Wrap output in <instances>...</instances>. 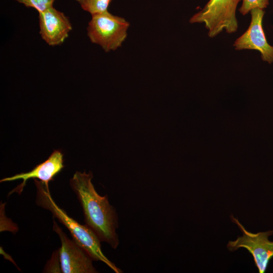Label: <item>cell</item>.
<instances>
[{
    "mask_svg": "<svg viewBox=\"0 0 273 273\" xmlns=\"http://www.w3.org/2000/svg\"><path fill=\"white\" fill-rule=\"evenodd\" d=\"M264 9L255 8L251 10V22L247 30L235 41L236 50H254L259 51L263 61L273 63V46L267 41L262 28Z\"/></svg>",
    "mask_w": 273,
    "mask_h": 273,
    "instance_id": "cell-7",
    "label": "cell"
},
{
    "mask_svg": "<svg viewBox=\"0 0 273 273\" xmlns=\"http://www.w3.org/2000/svg\"><path fill=\"white\" fill-rule=\"evenodd\" d=\"M38 24L42 39L51 47L62 44L72 30L69 18L54 7L38 13Z\"/></svg>",
    "mask_w": 273,
    "mask_h": 273,
    "instance_id": "cell-8",
    "label": "cell"
},
{
    "mask_svg": "<svg viewBox=\"0 0 273 273\" xmlns=\"http://www.w3.org/2000/svg\"><path fill=\"white\" fill-rule=\"evenodd\" d=\"M27 8H31L40 13L54 7L56 0H15Z\"/></svg>",
    "mask_w": 273,
    "mask_h": 273,
    "instance_id": "cell-11",
    "label": "cell"
},
{
    "mask_svg": "<svg viewBox=\"0 0 273 273\" xmlns=\"http://www.w3.org/2000/svg\"><path fill=\"white\" fill-rule=\"evenodd\" d=\"M63 162V154L60 150H54L47 160L37 165L31 171L4 178L0 180V182L22 180V182L13 190L9 195L14 192H16L20 195L23 191L27 181L30 178L38 179L49 188V182L53 180L55 176L64 167Z\"/></svg>",
    "mask_w": 273,
    "mask_h": 273,
    "instance_id": "cell-9",
    "label": "cell"
},
{
    "mask_svg": "<svg viewBox=\"0 0 273 273\" xmlns=\"http://www.w3.org/2000/svg\"><path fill=\"white\" fill-rule=\"evenodd\" d=\"M93 177L91 172L76 171L70 179V186L82 208L85 224L101 242L116 249L119 244L116 233L117 214L110 204L108 195L101 196L97 193L92 181Z\"/></svg>",
    "mask_w": 273,
    "mask_h": 273,
    "instance_id": "cell-1",
    "label": "cell"
},
{
    "mask_svg": "<svg viewBox=\"0 0 273 273\" xmlns=\"http://www.w3.org/2000/svg\"><path fill=\"white\" fill-rule=\"evenodd\" d=\"M242 0H209L204 8L190 19L191 23H204L208 35L214 37L223 30L228 33L238 29L237 6Z\"/></svg>",
    "mask_w": 273,
    "mask_h": 273,
    "instance_id": "cell-4",
    "label": "cell"
},
{
    "mask_svg": "<svg viewBox=\"0 0 273 273\" xmlns=\"http://www.w3.org/2000/svg\"><path fill=\"white\" fill-rule=\"evenodd\" d=\"M91 16L86 27L90 42L99 46L107 53L121 47L127 37L129 23L108 11Z\"/></svg>",
    "mask_w": 273,
    "mask_h": 273,
    "instance_id": "cell-3",
    "label": "cell"
},
{
    "mask_svg": "<svg viewBox=\"0 0 273 273\" xmlns=\"http://www.w3.org/2000/svg\"><path fill=\"white\" fill-rule=\"evenodd\" d=\"M81 9L91 15L108 11L112 0H75Z\"/></svg>",
    "mask_w": 273,
    "mask_h": 273,
    "instance_id": "cell-10",
    "label": "cell"
},
{
    "mask_svg": "<svg viewBox=\"0 0 273 273\" xmlns=\"http://www.w3.org/2000/svg\"><path fill=\"white\" fill-rule=\"evenodd\" d=\"M36 187L35 203L39 207L49 211L69 231L72 239L82 247L95 261H101L116 273L122 270L104 254L101 249V241L97 235L87 226L80 224L55 202L49 189L36 179H34Z\"/></svg>",
    "mask_w": 273,
    "mask_h": 273,
    "instance_id": "cell-2",
    "label": "cell"
},
{
    "mask_svg": "<svg viewBox=\"0 0 273 273\" xmlns=\"http://www.w3.org/2000/svg\"><path fill=\"white\" fill-rule=\"evenodd\" d=\"M242 4L239 11L243 15L247 14L255 8L264 9L269 5V0H242Z\"/></svg>",
    "mask_w": 273,
    "mask_h": 273,
    "instance_id": "cell-12",
    "label": "cell"
},
{
    "mask_svg": "<svg viewBox=\"0 0 273 273\" xmlns=\"http://www.w3.org/2000/svg\"><path fill=\"white\" fill-rule=\"evenodd\" d=\"M53 229L61 241V247L59 252L62 272H98L93 264V260L88 253L73 239H69L54 220Z\"/></svg>",
    "mask_w": 273,
    "mask_h": 273,
    "instance_id": "cell-6",
    "label": "cell"
},
{
    "mask_svg": "<svg viewBox=\"0 0 273 273\" xmlns=\"http://www.w3.org/2000/svg\"><path fill=\"white\" fill-rule=\"evenodd\" d=\"M233 222L236 223L243 233L242 237H238L234 241H229L227 247L229 251H234L239 248H246L250 253L259 273H264L267 267L269 260L273 257V241L268 238L273 234V230L251 233L235 218L231 216Z\"/></svg>",
    "mask_w": 273,
    "mask_h": 273,
    "instance_id": "cell-5",
    "label": "cell"
}]
</instances>
